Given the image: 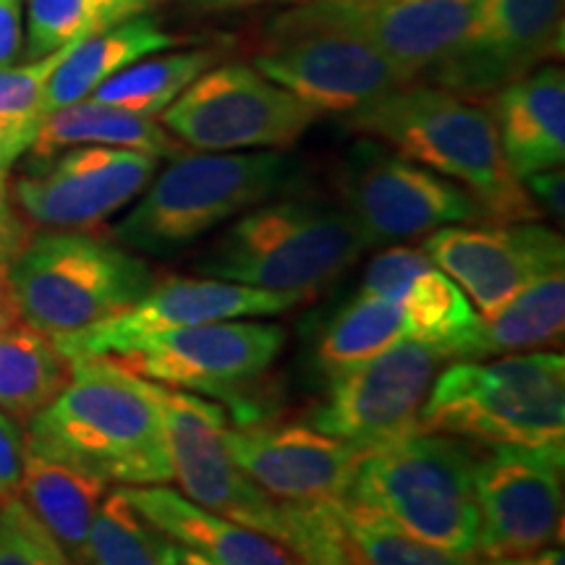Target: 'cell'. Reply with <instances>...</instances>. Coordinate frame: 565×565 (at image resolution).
<instances>
[{
    "label": "cell",
    "instance_id": "cell-22",
    "mask_svg": "<svg viewBox=\"0 0 565 565\" xmlns=\"http://www.w3.org/2000/svg\"><path fill=\"white\" fill-rule=\"evenodd\" d=\"M492 121L500 150L519 181L561 168L565 160V74L563 66L542 63L494 92Z\"/></svg>",
    "mask_w": 565,
    "mask_h": 565
},
{
    "label": "cell",
    "instance_id": "cell-42",
    "mask_svg": "<svg viewBox=\"0 0 565 565\" xmlns=\"http://www.w3.org/2000/svg\"><path fill=\"white\" fill-rule=\"evenodd\" d=\"M477 565H565L561 547H545L540 553L519 557H498V561H479Z\"/></svg>",
    "mask_w": 565,
    "mask_h": 565
},
{
    "label": "cell",
    "instance_id": "cell-38",
    "mask_svg": "<svg viewBox=\"0 0 565 565\" xmlns=\"http://www.w3.org/2000/svg\"><path fill=\"white\" fill-rule=\"evenodd\" d=\"M21 53H24L21 0H0V68L17 66Z\"/></svg>",
    "mask_w": 565,
    "mask_h": 565
},
{
    "label": "cell",
    "instance_id": "cell-15",
    "mask_svg": "<svg viewBox=\"0 0 565 565\" xmlns=\"http://www.w3.org/2000/svg\"><path fill=\"white\" fill-rule=\"evenodd\" d=\"M301 303L294 294L215 278H166L154 280L150 291L131 307L110 315L89 328L53 338L68 362L74 359H118L145 338L194 324L242 320V317H275Z\"/></svg>",
    "mask_w": 565,
    "mask_h": 565
},
{
    "label": "cell",
    "instance_id": "cell-36",
    "mask_svg": "<svg viewBox=\"0 0 565 565\" xmlns=\"http://www.w3.org/2000/svg\"><path fill=\"white\" fill-rule=\"evenodd\" d=\"M24 429L19 427V422L13 416L0 412V505L19 494L21 475H24Z\"/></svg>",
    "mask_w": 565,
    "mask_h": 565
},
{
    "label": "cell",
    "instance_id": "cell-7",
    "mask_svg": "<svg viewBox=\"0 0 565 565\" xmlns=\"http://www.w3.org/2000/svg\"><path fill=\"white\" fill-rule=\"evenodd\" d=\"M19 320L63 338L131 307L150 291L152 267L84 231H47L9 263Z\"/></svg>",
    "mask_w": 565,
    "mask_h": 565
},
{
    "label": "cell",
    "instance_id": "cell-12",
    "mask_svg": "<svg viewBox=\"0 0 565 565\" xmlns=\"http://www.w3.org/2000/svg\"><path fill=\"white\" fill-rule=\"evenodd\" d=\"M152 385L166 424L173 479L181 484L183 498L204 511L270 536L288 550L291 513L233 463L225 450L228 424L223 408L194 393Z\"/></svg>",
    "mask_w": 565,
    "mask_h": 565
},
{
    "label": "cell",
    "instance_id": "cell-31",
    "mask_svg": "<svg viewBox=\"0 0 565 565\" xmlns=\"http://www.w3.org/2000/svg\"><path fill=\"white\" fill-rule=\"evenodd\" d=\"M345 565H477L475 555L427 545L359 500H338Z\"/></svg>",
    "mask_w": 565,
    "mask_h": 565
},
{
    "label": "cell",
    "instance_id": "cell-9",
    "mask_svg": "<svg viewBox=\"0 0 565 565\" xmlns=\"http://www.w3.org/2000/svg\"><path fill=\"white\" fill-rule=\"evenodd\" d=\"M341 207L366 249L427 236L445 225L492 223L475 194L429 168L401 158L377 139L353 145L341 168Z\"/></svg>",
    "mask_w": 565,
    "mask_h": 565
},
{
    "label": "cell",
    "instance_id": "cell-5",
    "mask_svg": "<svg viewBox=\"0 0 565 565\" xmlns=\"http://www.w3.org/2000/svg\"><path fill=\"white\" fill-rule=\"evenodd\" d=\"M294 173L296 162L280 150H186L166 171L152 175L113 236L129 249L168 257L242 212L270 202Z\"/></svg>",
    "mask_w": 565,
    "mask_h": 565
},
{
    "label": "cell",
    "instance_id": "cell-14",
    "mask_svg": "<svg viewBox=\"0 0 565 565\" xmlns=\"http://www.w3.org/2000/svg\"><path fill=\"white\" fill-rule=\"evenodd\" d=\"M565 450L492 445L475 463L477 555H532L561 540Z\"/></svg>",
    "mask_w": 565,
    "mask_h": 565
},
{
    "label": "cell",
    "instance_id": "cell-19",
    "mask_svg": "<svg viewBox=\"0 0 565 565\" xmlns=\"http://www.w3.org/2000/svg\"><path fill=\"white\" fill-rule=\"evenodd\" d=\"M225 450L259 490L282 505L345 498L364 450L307 424H244L225 429Z\"/></svg>",
    "mask_w": 565,
    "mask_h": 565
},
{
    "label": "cell",
    "instance_id": "cell-27",
    "mask_svg": "<svg viewBox=\"0 0 565 565\" xmlns=\"http://www.w3.org/2000/svg\"><path fill=\"white\" fill-rule=\"evenodd\" d=\"M565 275L555 270L494 309L458 343L454 362H479L503 353L536 351L563 341Z\"/></svg>",
    "mask_w": 565,
    "mask_h": 565
},
{
    "label": "cell",
    "instance_id": "cell-3",
    "mask_svg": "<svg viewBox=\"0 0 565 565\" xmlns=\"http://www.w3.org/2000/svg\"><path fill=\"white\" fill-rule=\"evenodd\" d=\"M364 249L362 233L341 204L278 200L242 212L196 254L192 267L204 278L294 294L303 301L341 278Z\"/></svg>",
    "mask_w": 565,
    "mask_h": 565
},
{
    "label": "cell",
    "instance_id": "cell-29",
    "mask_svg": "<svg viewBox=\"0 0 565 565\" xmlns=\"http://www.w3.org/2000/svg\"><path fill=\"white\" fill-rule=\"evenodd\" d=\"M406 338H412V324L398 301L356 291L324 322L312 362L324 377H330Z\"/></svg>",
    "mask_w": 565,
    "mask_h": 565
},
{
    "label": "cell",
    "instance_id": "cell-41",
    "mask_svg": "<svg viewBox=\"0 0 565 565\" xmlns=\"http://www.w3.org/2000/svg\"><path fill=\"white\" fill-rule=\"evenodd\" d=\"M17 322H19V307H17V299H13L9 265H0V333Z\"/></svg>",
    "mask_w": 565,
    "mask_h": 565
},
{
    "label": "cell",
    "instance_id": "cell-6",
    "mask_svg": "<svg viewBox=\"0 0 565 565\" xmlns=\"http://www.w3.org/2000/svg\"><path fill=\"white\" fill-rule=\"evenodd\" d=\"M477 456L458 437L414 433L366 450L345 498L374 508L427 545L477 555Z\"/></svg>",
    "mask_w": 565,
    "mask_h": 565
},
{
    "label": "cell",
    "instance_id": "cell-26",
    "mask_svg": "<svg viewBox=\"0 0 565 565\" xmlns=\"http://www.w3.org/2000/svg\"><path fill=\"white\" fill-rule=\"evenodd\" d=\"M71 147H118V150L154 154L158 160H173L186 152V147L158 118L137 116L89 97L47 113L40 124L32 152L38 160H47Z\"/></svg>",
    "mask_w": 565,
    "mask_h": 565
},
{
    "label": "cell",
    "instance_id": "cell-30",
    "mask_svg": "<svg viewBox=\"0 0 565 565\" xmlns=\"http://www.w3.org/2000/svg\"><path fill=\"white\" fill-rule=\"evenodd\" d=\"M215 51H162L147 55L103 82L89 100L160 121L162 113L179 100L189 84L215 66Z\"/></svg>",
    "mask_w": 565,
    "mask_h": 565
},
{
    "label": "cell",
    "instance_id": "cell-43",
    "mask_svg": "<svg viewBox=\"0 0 565 565\" xmlns=\"http://www.w3.org/2000/svg\"><path fill=\"white\" fill-rule=\"evenodd\" d=\"M160 565H212L200 557L192 550L181 547L179 542L168 540L166 534H162V550H160Z\"/></svg>",
    "mask_w": 565,
    "mask_h": 565
},
{
    "label": "cell",
    "instance_id": "cell-40",
    "mask_svg": "<svg viewBox=\"0 0 565 565\" xmlns=\"http://www.w3.org/2000/svg\"><path fill=\"white\" fill-rule=\"evenodd\" d=\"M26 242H30L26 223L11 207V200H0V265L13 263Z\"/></svg>",
    "mask_w": 565,
    "mask_h": 565
},
{
    "label": "cell",
    "instance_id": "cell-17",
    "mask_svg": "<svg viewBox=\"0 0 565 565\" xmlns=\"http://www.w3.org/2000/svg\"><path fill=\"white\" fill-rule=\"evenodd\" d=\"M282 343L278 324L223 320L145 338L116 362L158 385L231 398L270 370Z\"/></svg>",
    "mask_w": 565,
    "mask_h": 565
},
{
    "label": "cell",
    "instance_id": "cell-28",
    "mask_svg": "<svg viewBox=\"0 0 565 565\" xmlns=\"http://www.w3.org/2000/svg\"><path fill=\"white\" fill-rule=\"evenodd\" d=\"M71 380V362L51 335L26 322L0 333V412L30 422Z\"/></svg>",
    "mask_w": 565,
    "mask_h": 565
},
{
    "label": "cell",
    "instance_id": "cell-21",
    "mask_svg": "<svg viewBox=\"0 0 565 565\" xmlns=\"http://www.w3.org/2000/svg\"><path fill=\"white\" fill-rule=\"evenodd\" d=\"M359 291L398 301L406 309L414 341L443 349L448 362L479 322L469 296L422 252V246H391L380 252L366 265Z\"/></svg>",
    "mask_w": 565,
    "mask_h": 565
},
{
    "label": "cell",
    "instance_id": "cell-33",
    "mask_svg": "<svg viewBox=\"0 0 565 565\" xmlns=\"http://www.w3.org/2000/svg\"><path fill=\"white\" fill-rule=\"evenodd\" d=\"M162 534L124 490H108L87 536V565H160Z\"/></svg>",
    "mask_w": 565,
    "mask_h": 565
},
{
    "label": "cell",
    "instance_id": "cell-13",
    "mask_svg": "<svg viewBox=\"0 0 565 565\" xmlns=\"http://www.w3.org/2000/svg\"><path fill=\"white\" fill-rule=\"evenodd\" d=\"M561 53L563 0H475L461 38L419 84L487 100Z\"/></svg>",
    "mask_w": 565,
    "mask_h": 565
},
{
    "label": "cell",
    "instance_id": "cell-18",
    "mask_svg": "<svg viewBox=\"0 0 565 565\" xmlns=\"http://www.w3.org/2000/svg\"><path fill=\"white\" fill-rule=\"evenodd\" d=\"M422 252L461 286L484 317L529 282L565 265L563 236L540 221L445 225L427 233Z\"/></svg>",
    "mask_w": 565,
    "mask_h": 565
},
{
    "label": "cell",
    "instance_id": "cell-24",
    "mask_svg": "<svg viewBox=\"0 0 565 565\" xmlns=\"http://www.w3.org/2000/svg\"><path fill=\"white\" fill-rule=\"evenodd\" d=\"M175 45H179V38L168 32L162 21L150 13H139V17L126 19L121 24L79 42L71 47L47 82L45 105H42L45 116L66 108V105L87 100L103 82L121 74L131 63L147 58V55L173 51Z\"/></svg>",
    "mask_w": 565,
    "mask_h": 565
},
{
    "label": "cell",
    "instance_id": "cell-4",
    "mask_svg": "<svg viewBox=\"0 0 565 565\" xmlns=\"http://www.w3.org/2000/svg\"><path fill=\"white\" fill-rule=\"evenodd\" d=\"M419 429L482 445L565 450L563 353L450 364L429 387Z\"/></svg>",
    "mask_w": 565,
    "mask_h": 565
},
{
    "label": "cell",
    "instance_id": "cell-16",
    "mask_svg": "<svg viewBox=\"0 0 565 565\" xmlns=\"http://www.w3.org/2000/svg\"><path fill=\"white\" fill-rule=\"evenodd\" d=\"M158 158L118 147H71L40 160L13 183L26 221L53 231H84L137 200L158 173Z\"/></svg>",
    "mask_w": 565,
    "mask_h": 565
},
{
    "label": "cell",
    "instance_id": "cell-44",
    "mask_svg": "<svg viewBox=\"0 0 565 565\" xmlns=\"http://www.w3.org/2000/svg\"><path fill=\"white\" fill-rule=\"evenodd\" d=\"M196 9L207 11H223V9H242V6L257 3V0H192Z\"/></svg>",
    "mask_w": 565,
    "mask_h": 565
},
{
    "label": "cell",
    "instance_id": "cell-1",
    "mask_svg": "<svg viewBox=\"0 0 565 565\" xmlns=\"http://www.w3.org/2000/svg\"><path fill=\"white\" fill-rule=\"evenodd\" d=\"M26 448L108 484L152 487L173 479L154 385L116 359H74L66 387L30 419Z\"/></svg>",
    "mask_w": 565,
    "mask_h": 565
},
{
    "label": "cell",
    "instance_id": "cell-2",
    "mask_svg": "<svg viewBox=\"0 0 565 565\" xmlns=\"http://www.w3.org/2000/svg\"><path fill=\"white\" fill-rule=\"evenodd\" d=\"M345 126L383 141L475 194L492 223L540 221L542 210L508 168L490 108L433 84H408L345 116Z\"/></svg>",
    "mask_w": 565,
    "mask_h": 565
},
{
    "label": "cell",
    "instance_id": "cell-23",
    "mask_svg": "<svg viewBox=\"0 0 565 565\" xmlns=\"http://www.w3.org/2000/svg\"><path fill=\"white\" fill-rule=\"evenodd\" d=\"M124 492L160 534L212 565H301L270 536L204 511L168 487H124Z\"/></svg>",
    "mask_w": 565,
    "mask_h": 565
},
{
    "label": "cell",
    "instance_id": "cell-10",
    "mask_svg": "<svg viewBox=\"0 0 565 565\" xmlns=\"http://www.w3.org/2000/svg\"><path fill=\"white\" fill-rule=\"evenodd\" d=\"M443 362V349L406 338L345 366L324 377L328 387L312 427L364 454L404 440L419 433V414Z\"/></svg>",
    "mask_w": 565,
    "mask_h": 565
},
{
    "label": "cell",
    "instance_id": "cell-34",
    "mask_svg": "<svg viewBox=\"0 0 565 565\" xmlns=\"http://www.w3.org/2000/svg\"><path fill=\"white\" fill-rule=\"evenodd\" d=\"M0 565H76L24 500L0 505Z\"/></svg>",
    "mask_w": 565,
    "mask_h": 565
},
{
    "label": "cell",
    "instance_id": "cell-11",
    "mask_svg": "<svg viewBox=\"0 0 565 565\" xmlns=\"http://www.w3.org/2000/svg\"><path fill=\"white\" fill-rule=\"evenodd\" d=\"M475 0H296L270 24L275 40L338 34L374 47L412 84L461 38Z\"/></svg>",
    "mask_w": 565,
    "mask_h": 565
},
{
    "label": "cell",
    "instance_id": "cell-25",
    "mask_svg": "<svg viewBox=\"0 0 565 565\" xmlns=\"http://www.w3.org/2000/svg\"><path fill=\"white\" fill-rule=\"evenodd\" d=\"M108 482L26 448L19 498L76 565H87V536Z\"/></svg>",
    "mask_w": 565,
    "mask_h": 565
},
{
    "label": "cell",
    "instance_id": "cell-39",
    "mask_svg": "<svg viewBox=\"0 0 565 565\" xmlns=\"http://www.w3.org/2000/svg\"><path fill=\"white\" fill-rule=\"evenodd\" d=\"M526 194L532 196L540 210H547L550 215L563 221V168H550V171H540L526 175L524 181Z\"/></svg>",
    "mask_w": 565,
    "mask_h": 565
},
{
    "label": "cell",
    "instance_id": "cell-35",
    "mask_svg": "<svg viewBox=\"0 0 565 565\" xmlns=\"http://www.w3.org/2000/svg\"><path fill=\"white\" fill-rule=\"evenodd\" d=\"M71 47L74 45L42 55L38 61H26L21 66L0 68V118L3 121L40 131L42 118H45L42 105H45L47 82H51L53 71L66 58Z\"/></svg>",
    "mask_w": 565,
    "mask_h": 565
},
{
    "label": "cell",
    "instance_id": "cell-32",
    "mask_svg": "<svg viewBox=\"0 0 565 565\" xmlns=\"http://www.w3.org/2000/svg\"><path fill=\"white\" fill-rule=\"evenodd\" d=\"M154 0H30L24 58L38 61L61 47L79 45L126 19L150 13Z\"/></svg>",
    "mask_w": 565,
    "mask_h": 565
},
{
    "label": "cell",
    "instance_id": "cell-20",
    "mask_svg": "<svg viewBox=\"0 0 565 565\" xmlns=\"http://www.w3.org/2000/svg\"><path fill=\"white\" fill-rule=\"evenodd\" d=\"M252 66L320 116H351L412 84L383 53L338 34L275 40Z\"/></svg>",
    "mask_w": 565,
    "mask_h": 565
},
{
    "label": "cell",
    "instance_id": "cell-8",
    "mask_svg": "<svg viewBox=\"0 0 565 565\" xmlns=\"http://www.w3.org/2000/svg\"><path fill=\"white\" fill-rule=\"evenodd\" d=\"M320 113L296 100L249 63H225L200 79L160 116V124L200 152L288 150L320 121Z\"/></svg>",
    "mask_w": 565,
    "mask_h": 565
},
{
    "label": "cell",
    "instance_id": "cell-37",
    "mask_svg": "<svg viewBox=\"0 0 565 565\" xmlns=\"http://www.w3.org/2000/svg\"><path fill=\"white\" fill-rule=\"evenodd\" d=\"M38 131L0 118V200H9V175L13 162L32 150Z\"/></svg>",
    "mask_w": 565,
    "mask_h": 565
}]
</instances>
